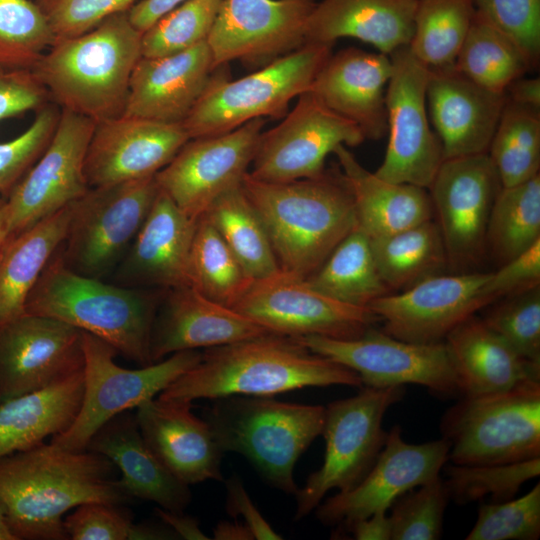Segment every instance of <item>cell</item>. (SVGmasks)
<instances>
[{
    "label": "cell",
    "instance_id": "1",
    "mask_svg": "<svg viewBox=\"0 0 540 540\" xmlns=\"http://www.w3.org/2000/svg\"><path fill=\"white\" fill-rule=\"evenodd\" d=\"M116 466L85 449L50 443L0 458V502L17 540H67L64 515L88 502L123 505L130 498Z\"/></svg>",
    "mask_w": 540,
    "mask_h": 540
},
{
    "label": "cell",
    "instance_id": "2",
    "mask_svg": "<svg viewBox=\"0 0 540 540\" xmlns=\"http://www.w3.org/2000/svg\"><path fill=\"white\" fill-rule=\"evenodd\" d=\"M362 388L353 370L310 351L295 337L267 333L208 348L199 362L157 397L192 402L228 396H273L306 387Z\"/></svg>",
    "mask_w": 540,
    "mask_h": 540
},
{
    "label": "cell",
    "instance_id": "3",
    "mask_svg": "<svg viewBox=\"0 0 540 540\" xmlns=\"http://www.w3.org/2000/svg\"><path fill=\"white\" fill-rule=\"evenodd\" d=\"M242 187L262 220L282 271L308 278L358 225L338 163L318 177L266 182L247 172Z\"/></svg>",
    "mask_w": 540,
    "mask_h": 540
},
{
    "label": "cell",
    "instance_id": "4",
    "mask_svg": "<svg viewBox=\"0 0 540 540\" xmlns=\"http://www.w3.org/2000/svg\"><path fill=\"white\" fill-rule=\"evenodd\" d=\"M141 38L128 11L117 13L84 34L57 39L32 72L61 110L95 122L118 117L142 57Z\"/></svg>",
    "mask_w": 540,
    "mask_h": 540
},
{
    "label": "cell",
    "instance_id": "5",
    "mask_svg": "<svg viewBox=\"0 0 540 540\" xmlns=\"http://www.w3.org/2000/svg\"><path fill=\"white\" fill-rule=\"evenodd\" d=\"M160 296L75 272L60 247L30 292L25 312L90 333L140 366L153 364L150 340Z\"/></svg>",
    "mask_w": 540,
    "mask_h": 540
},
{
    "label": "cell",
    "instance_id": "6",
    "mask_svg": "<svg viewBox=\"0 0 540 540\" xmlns=\"http://www.w3.org/2000/svg\"><path fill=\"white\" fill-rule=\"evenodd\" d=\"M204 409L220 449L244 456L270 485L288 494L298 486L299 457L322 434L325 407L279 401L272 396H228Z\"/></svg>",
    "mask_w": 540,
    "mask_h": 540
},
{
    "label": "cell",
    "instance_id": "7",
    "mask_svg": "<svg viewBox=\"0 0 540 540\" xmlns=\"http://www.w3.org/2000/svg\"><path fill=\"white\" fill-rule=\"evenodd\" d=\"M333 47L334 43L307 42L237 80H230L226 65L217 67L182 122L190 139L223 134L257 118H283L290 102L310 90Z\"/></svg>",
    "mask_w": 540,
    "mask_h": 540
},
{
    "label": "cell",
    "instance_id": "8",
    "mask_svg": "<svg viewBox=\"0 0 540 540\" xmlns=\"http://www.w3.org/2000/svg\"><path fill=\"white\" fill-rule=\"evenodd\" d=\"M457 465H497L540 457V380L461 397L440 420Z\"/></svg>",
    "mask_w": 540,
    "mask_h": 540
},
{
    "label": "cell",
    "instance_id": "9",
    "mask_svg": "<svg viewBox=\"0 0 540 540\" xmlns=\"http://www.w3.org/2000/svg\"><path fill=\"white\" fill-rule=\"evenodd\" d=\"M404 394V386L362 387L358 394L325 407L323 463L294 494V520L313 512L330 490L348 491L366 476L386 441L384 415Z\"/></svg>",
    "mask_w": 540,
    "mask_h": 540
},
{
    "label": "cell",
    "instance_id": "10",
    "mask_svg": "<svg viewBox=\"0 0 540 540\" xmlns=\"http://www.w3.org/2000/svg\"><path fill=\"white\" fill-rule=\"evenodd\" d=\"M84 386L79 411L51 443L67 449L85 450L96 433L116 415L137 408L155 398L179 376L195 366L202 352L184 350L139 369H126L115 363L117 351L102 339L82 331Z\"/></svg>",
    "mask_w": 540,
    "mask_h": 540
},
{
    "label": "cell",
    "instance_id": "11",
    "mask_svg": "<svg viewBox=\"0 0 540 540\" xmlns=\"http://www.w3.org/2000/svg\"><path fill=\"white\" fill-rule=\"evenodd\" d=\"M155 176L92 187L73 204L60 251L66 265L102 279L131 246L158 192Z\"/></svg>",
    "mask_w": 540,
    "mask_h": 540
},
{
    "label": "cell",
    "instance_id": "12",
    "mask_svg": "<svg viewBox=\"0 0 540 540\" xmlns=\"http://www.w3.org/2000/svg\"><path fill=\"white\" fill-rule=\"evenodd\" d=\"M295 338L310 351L356 372L363 387L418 384L438 396L459 395L444 341L428 344L407 342L374 326L353 339L319 335Z\"/></svg>",
    "mask_w": 540,
    "mask_h": 540
},
{
    "label": "cell",
    "instance_id": "13",
    "mask_svg": "<svg viewBox=\"0 0 540 540\" xmlns=\"http://www.w3.org/2000/svg\"><path fill=\"white\" fill-rule=\"evenodd\" d=\"M230 308L270 333L290 337L353 339L380 321L369 308L337 301L282 270L252 280Z\"/></svg>",
    "mask_w": 540,
    "mask_h": 540
},
{
    "label": "cell",
    "instance_id": "14",
    "mask_svg": "<svg viewBox=\"0 0 540 540\" xmlns=\"http://www.w3.org/2000/svg\"><path fill=\"white\" fill-rule=\"evenodd\" d=\"M386 89L388 144L374 174L386 181L428 189L444 161L441 142L430 126L426 89L430 69L409 47L391 53Z\"/></svg>",
    "mask_w": 540,
    "mask_h": 540
},
{
    "label": "cell",
    "instance_id": "15",
    "mask_svg": "<svg viewBox=\"0 0 540 540\" xmlns=\"http://www.w3.org/2000/svg\"><path fill=\"white\" fill-rule=\"evenodd\" d=\"M502 188L487 153L445 159L427 189L440 230L447 267L471 272L487 253L490 213Z\"/></svg>",
    "mask_w": 540,
    "mask_h": 540
},
{
    "label": "cell",
    "instance_id": "16",
    "mask_svg": "<svg viewBox=\"0 0 540 540\" xmlns=\"http://www.w3.org/2000/svg\"><path fill=\"white\" fill-rule=\"evenodd\" d=\"M364 140L357 125L308 90L277 126L262 131L248 173L266 182L318 177L325 171L326 157L339 145L354 147Z\"/></svg>",
    "mask_w": 540,
    "mask_h": 540
},
{
    "label": "cell",
    "instance_id": "17",
    "mask_svg": "<svg viewBox=\"0 0 540 540\" xmlns=\"http://www.w3.org/2000/svg\"><path fill=\"white\" fill-rule=\"evenodd\" d=\"M95 123L88 117L61 110L46 149L5 198L9 239L88 191L84 162Z\"/></svg>",
    "mask_w": 540,
    "mask_h": 540
},
{
    "label": "cell",
    "instance_id": "18",
    "mask_svg": "<svg viewBox=\"0 0 540 540\" xmlns=\"http://www.w3.org/2000/svg\"><path fill=\"white\" fill-rule=\"evenodd\" d=\"M266 121L257 118L223 134L189 139L155 175L158 187L197 220L219 196L242 183Z\"/></svg>",
    "mask_w": 540,
    "mask_h": 540
},
{
    "label": "cell",
    "instance_id": "19",
    "mask_svg": "<svg viewBox=\"0 0 540 540\" xmlns=\"http://www.w3.org/2000/svg\"><path fill=\"white\" fill-rule=\"evenodd\" d=\"M315 0H222L207 37L215 68L238 60L261 68L306 41Z\"/></svg>",
    "mask_w": 540,
    "mask_h": 540
},
{
    "label": "cell",
    "instance_id": "20",
    "mask_svg": "<svg viewBox=\"0 0 540 540\" xmlns=\"http://www.w3.org/2000/svg\"><path fill=\"white\" fill-rule=\"evenodd\" d=\"M449 450L443 437L422 444L407 443L401 427L393 426L366 476L354 488L323 499L314 510L317 519L341 531L354 521L387 511L401 495L439 477L449 461Z\"/></svg>",
    "mask_w": 540,
    "mask_h": 540
},
{
    "label": "cell",
    "instance_id": "21",
    "mask_svg": "<svg viewBox=\"0 0 540 540\" xmlns=\"http://www.w3.org/2000/svg\"><path fill=\"white\" fill-rule=\"evenodd\" d=\"M490 273L436 274L401 293L386 294L369 305L384 322L383 331L413 343H437L457 325L488 306L484 293Z\"/></svg>",
    "mask_w": 540,
    "mask_h": 540
},
{
    "label": "cell",
    "instance_id": "22",
    "mask_svg": "<svg viewBox=\"0 0 540 540\" xmlns=\"http://www.w3.org/2000/svg\"><path fill=\"white\" fill-rule=\"evenodd\" d=\"M84 367L82 330L24 313L0 326V403L46 388Z\"/></svg>",
    "mask_w": 540,
    "mask_h": 540
},
{
    "label": "cell",
    "instance_id": "23",
    "mask_svg": "<svg viewBox=\"0 0 540 540\" xmlns=\"http://www.w3.org/2000/svg\"><path fill=\"white\" fill-rule=\"evenodd\" d=\"M189 139L182 123L126 115L98 121L84 162L88 186L155 176Z\"/></svg>",
    "mask_w": 540,
    "mask_h": 540
},
{
    "label": "cell",
    "instance_id": "24",
    "mask_svg": "<svg viewBox=\"0 0 540 540\" xmlns=\"http://www.w3.org/2000/svg\"><path fill=\"white\" fill-rule=\"evenodd\" d=\"M197 220L159 188L136 237L113 271L114 283L166 290L191 286L190 252Z\"/></svg>",
    "mask_w": 540,
    "mask_h": 540
},
{
    "label": "cell",
    "instance_id": "25",
    "mask_svg": "<svg viewBox=\"0 0 540 540\" xmlns=\"http://www.w3.org/2000/svg\"><path fill=\"white\" fill-rule=\"evenodd\" d=\"M426 100L444 160L488 153L505 94L477 85L451 66L430 69Z\"/></svg>",
    "mask_w": 540,
    "mask_h": 540
},
{
    "label": "cell",
    "instance_id": "26",
    "mask_svg": "<svg viewBox=\"0 0 540 540\" xmlns=\"http://www.w3.org/2000/svg\"><path fill=\"white\" fill-rule=\"evenodd\" d=\"M215 69L207 41L167 56H142L133 69L122 115L182 123Z\"/></svg>",
    "mask_w": 540,
    "mask_h": 540
},
{
    "label": "cell",
    "instance_id": "27",
    "mask_svg": "<svg viewBox=\"0 0 540 540\" xmlns=\"http://www.w3.org/2000/svg\"><path fill=\"white\" fill-rule=\"evenodd\" d=\"M270 333L234 309L191 286L168 289L151 332L153 363L184 350L213 348Z\"/></svg>",
    "mask_w": 540,
    "mask_h": 540
},
{
    "label": "cell",
    "instance_id": "28",
    "mask_svg": "<svg viewBox=\"0 0 540 540\" xmlns=\"http://www.w3.org/2000/svg\"><path fill=\"white\" fill-rule=\"evenodd\" d=\"M140 432L160 461L187 485L223 481V452L192 402L155 397L137 408Z\"/></svg>",
    "mask_w": 540,
    "mask_h": 540
},
{
    "label": "cell",
    "instance_id": "29",
    "mask_svg": "<svg viewBox=\"0 0 540 540\" xmlns=\"http://www.w3.org/2000/svg\"><path fill=\"white\" fill-rule=\"evenodd\" d=\"M391 74L389 55L348 47L332 52L310 91L357 125L365 140L377 141L387 134L386 89Z\"/></svg>",
    "mask_w": 540,
    "mask_h": 540
},
{
    "label": "cell",
    "instance_id": "30",
    "mask_svg": "<svg viewBox=\"0 0 540 540\" xmlns=\"http://www.w3.org/2000/svg\"><path fill=\"white\" fill-rule=\"evenodd\" d=\"M88 450L108 458L120 471L118 483L130 499L156 503L160 508L183 512L191 502L189 485L179 480L144 440L135 414L122 412L101 426Z\"/></svg>",
    "mask_w": 540,
    "mask_h": 540
},
{
    "label": "cell",
    "instance_id": "31",
    "mask_svg": "<svg viewBox=\"0 0 540 540\" xmlns=\"http://www.w3.org/2000/svg\"><path fill=\"white\" fill-rule=\"evenodd\" d=\"M459 395L475 397L540 380V364L518 354L481 318L469 317L444 339Z\"/></svg>",
    "mask_w": 540,
    "mask_h": 540
},
{
    "label": "cell",
    "instance_id": "32",
    "mask_svg": "<svg viewBox=\"0 0 540 540\" xmlns=\"http://www.w3.org/2000/svg\"><path fill=\"white\" fill-rule=\"evenodd\" d=\"M417 0H322L306 25V41L334 43L350 37L390 55L409 46Z\"/></svg>",
    "mask_w": 540,
    "mask_h": 540
},
{
    "label": "cell",
    "instance_id": "33",
    "mask_svg": "<svg viewBox=\"0 0 540 540\" xmlns=\"http://www.w3.org/2000/svg\"><path fill=\"white\" fill-rule=\"evenodd\" d=\"M333 154L351 191L358 227L370 240L434 218L426 188L377 177L365 169L345 145H339Z\"/></svg>",
    "mask_w": 540,
    "mask_h": 540
},
{
    "label": "cell",
    "instance_id": "34",
    "mask_svg": "<svg viewBox=\"0 0 540 540\" xmlns=\"http://www.w3.org/2000/svg\"><path fill=\"white\" fill-rule=\"evenodd\" d=\"M83 369L41 390L0 403V458L61 434L83 397Z\"/></svg>",
    "mask_w": 540,
    "mask_h": 540
},
{
    "label": "cell",
    "instance_id": "35",
    "mask_svg": "<svg viewBox=\"0 0 540 540\" xmlns=\"http://www.w3.org/2000/svg\"><path fill=\"white\" fill-rule=\"evenodd\" d=\"M73 203L8 240L0 254V326L23 315L27 298L61 246Z\"/></svg>",
    "mask_w": 540,
    "mask_h": 540
},
{
    "label": "cell",
    "instance_id": "36",
    "mask_svg": "<svg viewBox=\"0 0 540 540\" xmlns=\"http://www.w3.org/2000/svg\"><path fill=\"white\" fill-rule=\"evenodd\" d=\"M306 279L323 294L362 308L391 293L378 271L371 241L358 225Z\"/></svg>",
    "mask_w": 540,
    "mask_h": 540
},
{
    "label": "cell",
    "instance_id": "37",
    "mask_svg": "<svg viewBox=\"0 0 540 540\" xmlns=\"http://www.w3.org/2000/svg\"><path fill=\"white\" fill-rule=\"evenodd\" d=\"M370 241L378 271L391 293L440 274L447 267L443 239L434 218Z\"/></svg>",
    "mask_w": 540,
    "mask_h": 540
},
{
    "label": "cell",
    "instance_id": "38",
    "mask_svg": "<svg viewBox=\"0 0 540 540\" xmlns=\"http://www.w3.org/2000/svg\"><path fill=\"white\" fill-rule=\"evenodd\" d=\"M204 215L252 280L281 270L265 226L242 183L219 196Z\"/></svg>",
    "mask_w": 540,
    "mask_h": 540
},
{
    "label": "cell",
    "instance_id": "39",
    "mask_svg": "<svg viewBox=\"0 0 540 540\" xmlns=\"http://www.w3.org/2000/svg\"><path fill=\"white\" fill-rule=\"evenodd\" d=\"M454 67L477 85L500 94L532 69L517 44L476 10Z\"/></svg>",
    "mask_w": 540,
    "mask_h": 540
},
{
    "label": "cell",
    "instance_id": "40",
    "mask_svg": "<svg viewBox=\"0 0 540 540\" xmlns=\"http://www.w3.org/2000/svg\"><path fill=\"white\" fill-rule=\"evenodd\" d=\"M540 241V174L502 187L493 204L486 248L499 265Z\"/></svg>",
    "mask_w": 540,
    "mask_h": 540
},
{
    "label": "cell",
    "instance_id": "41",
    "mask_svg": "<svg viewBox=\"0 0 540 540\" xmlns=\"http://www.w3.org/2000/svg\"><path fill=\"white\" fill-rule=\"evenodd\" d=\"M474 14L475 0H417L411 53L429 69L454 66Z\"/></svg>",
    "mask_w": 540,
    "mask_h": 540
},
{
    "label": "cell",
    "instance_id": "42",
    "mask_svg": "<svg viewBox=\"0 0 540 540\" xmlns=\"http://www.w3.org/2000/svg\"><path fill=\"white\" fill-rule=\"evenodd\" d=\"M502 187L539 174L540 109L506 102L487 153Z\"/></svg>",
    "mask_w": 540,
    "mask_h": 540
},
{
    "label": "cell",
    "instance_id": "43",
    "mask_svg": "<svg viewBox=\"0 0 540 540\" xmlns=\"http://www.w3.org/2000/svg\"><path fill=\"white\" fill-rule=\"evenodd\" d=\"M189 274L191 287L228 307L232 306L252 281L204 214L197 220Z\"/></svg>",
    "mask_w": 540,
    "mask_h": 540
},
{
    "label": "cell",
    "instance_id": "44",
    "mask_svg": "<svg viewBox=\"0 0 540 540\" xmlns=\"http://www.w3.org/2000/svg\"><path fill=\"white\" fill-rule=\"evenodd\" d=\"M55 41L34 0H0V66L32 70Z\"/></svg>",
    "mask_w": 540,
    "mask_h": 540
},
{
    "label": "cell",
    "instance_id": "45",
    "mask_svg": "<svg viewBox=\"0 0 540 540\" xmlns=\"http://www.w3.org/2000/svg\"><path fill=\"white\" fill-rule=\"evenodd\" d=\"M450 500L468 504L491 496L492 502L514 498L520 487L540 474V457L509 464L457 465L445 467Z\"/></svg>",
    "mask_w": 540,
    "mask_h": 540
},
{
    "label": "cell",
    "instance_id": "46",
    "mask_svg": "<svg viewBox=\"0 0 540 540\" xmlns=\"http://www.w3.org/2000/svg\"><path fill=\"white\" fill-rule=\"evenodd\" d=\"M221 2L187 0L167 12L142 33V56H167L206 41Z\"/></svg>",
    "mask_w": 540,
    "mask_h": 540
},
{
    "label": "cell",
    "instance_id": "47",
    "mask_svg": "<svg viewBox=\"0 0 540 540\" xmlns=\"http://www.w3.org/2000/svg\"><path fill=\"white\" fill-rule=\"evenodd\" d=\"M397 498L388 515L391 540H437L441 538L443 516L450 500L439 476Z\"/></svg>",
    "mask_w": 540,
    "mask_h": 540
},
{
    "label": "cell",
    "instance_id": "48",
    "mask_svg": "<svg viewBox=\"0 0 540 540\" xmlns=\"http://www.w3.org/2000/svg\"><path fill=\"white\" fill-rule=\"evenodd\" d=\"M501 299L481 319L518 354L540 364V287Z\"/></svg>",
    "mask_w": 540,
    "mask_h": 540
},
{
    "label": "cell",
    "instance_id": "49",
    "mask_svg": "<svg viewBox=\"0 0 540 540\" xmlns=\"http://www.w3.org/2000/svg\"><path fill=\"white\" fill-rule=\"evenodd\" d=\"M540 536V484L503 502L482 503L466 540H537Z\"/></svg>",
    "mask_w": 540,
    "mask_h": 540
},
{
    "label": "cell",
    "instance_id": "50",
    "mask_svg": "<svg viewBox=\"0 0 540 540\" xmlns=\"http://www.w3.org/2000/svg\"><path fill=\"white\" fill-rule=\"evenodd\" d=\"M61 110L49 103L36 112L19 136L0 143V193L6 198L42 155L57 126Z\"/></svg>",
    "mask_w": 540,
    "mask_h": 540
},
{
    "label": "cell",
    "instance_id": "51",
    "mask_svg": "<svg viewBox=\"0 0 540 540\" xmlns=\"http://www.w3.org/2000/svg\"><path fill=\"white\" fill-rule=\"evenodd\" d=\"M475 10L512 39L532 69L540 60V0H475Z\"/></svg>",
    "mask_w": 540,
    "mask_h": 540
},
{
    "label": "cell",
    "instance_id": "52",
    "mask_svg": "<svg viewBox=\"0 0 540 540\" xmlns=\"http://www.w3.org/2000/svg\"><path fill=\"white\" fill-rule=\"evenodd\" d=\"M57 39L84 34L108 17L128 11L139 0H34Z\"/></svg>",
    "mask_w": 540,
    "mask_h": 540
},
{
    "label": "cell",
    "instance_id": "53",
    "mask_svg": "<svg viewBox=\"0 0 540 540\" xmlns=\"http://www.w3.org/2000/svg\"><path fill=\"white\" fill-rule=\"evenodd\" d=\"M121 505L88 502L66 515L63 525L71 540H130L131 516Z\"/></svg>",
    "mask_w": 540,
    "mask_h": 540
},
{
    "label": "cell",
    "instance_id": "54",
    "mask_svg": "<svg viewBox=\"0 0 540 540\" xmlns=\"http://www.w3.org/2000/svg\"><path fill=\"white\" fill-rule=\"evenodd\" d=\"M51 103L44 86L32 70L0 66V122L38 111Z\"/></svg>",
    "mask_w": 540,
    "mask_h": 540
},
{
    "label": "cell",
    "instance_id": "55",
    "mask_svg": "<svg viewBox=\"0 0 540 540\" xmlns=\"http://www.w3.org/2000/svg\"><path fill=\"white\" fill-rule=\"evenodd\" d=\"M540 285V241L500 265L484 285L485 295L493 302Z\"/></svg>",
    "mask_w": 540,
    "mask_h": 540
},
{
    "label": "cell",
    "instance_id": "56",
    "mask_svg": "<svg viewBox=\"0 0 540 540\" xmlns=\"http://www.w3.org/2000/svg\"><path fill=\"white\" fill-rule=\"evenodd\" d=\"M226 511L228 515L237 519L240 517L256 540H281L282 537L262 516L241 479L237 475L225 480Z\"/></svg>",
    "mask_w": 540,
    "mask_h": 540
},
{
    "label": "cell",
    "instance_id": "57",
    "mask_svg": "<svg viewBox=\"0 0 540 540\" xmlns=\"http://www.w3.org/2000/svg\"><path fill=\"white\" fill-rule=\"evenodd\" d=\"M187 0H139L129 10L131 24L141 33L167 12Z\"/></svg>",
    "mask_w": 540,
    "mask_h": 540
},
{
    "label": "cell",
    "instance_id": "58",
    "mask_svg": "<svg viewBox=\"0 0 540 540\" xmlns=\"http://www.w3.org/2000/svg\"><path fill=\"white\" fill-rule=\"evenodd\" d=\"M387 511H378L372 515L352 522L341 532L352 534L356 540H391V525Z\"/></svg>",
    "mask_w": 540,
    "mask_h": 540
},
{
    "label": "cell",
    "instance_id": "59",
    "mask_svg": "<svg viewBox=\"0 0 540 540\" xmlns=\"http://www.w3.org/2000/svg\"><path fill=\"white\" fill-rule=\"evenodd\" d=\"M155 512L161 521L168 526L178 538L186 540H208L200 528L199 521L183 512H174L163 508H156Z\"/></svg>",
    "mask_w": 540,
    "mask_h": 540
},
{
    "label": "cell",
    "instance_id": "60",
    "mask_svg": "<svg viewBox=\"0 0 540 540\" xmlns=\"http://www.w3.org/2000/svg\"><path fill=\"white\" fill-rule=\"evenodd\" d=\"M505 95L513 103L540 109V78L522 76L507 87Z\"/></svg>",
    "mask_w": 540,
    "mask_h": 540
},
{
    "label": "cell",
    "instance_id": "61",
    "mask_svg": "<svg viewBox=\"0 0 540 540\" xmlns=\"http://www.w3.org/2000/svg\"><path fill=\"white\" fill-rule=\"evenodd\" d=\"M213 539L215 540H253L254 537L251 534L247 526L239 522L233 521H220L213 528Z\"/></svg>",
    "mask_w": 540,
    "mask_h": 540
},
{
    "label": "cell",
    "instance_id": "62",
    "mask_svg": "<svg viewBox=\"0 0 540 540\" xmlns=\"http://www.w3.org/2000/svg\"><path fill=\"white\" fill-rule=\"evenodd\" d=\"M9 240L5 216V197L0 193V254Z\"/></svg>",
    "mask_w": 540,
    "mask_h": 540
},
{
    "label": "cell",
    "instance_id": "63",
    "mask_svg": "<svg viewBox=\"0 0 540 540\" xmlns=\"http://www.w3.org/2000/svg\"><path fill=\"white\" fill-rule=\"evenodd\" d=\"M0 540H17L12 531L10 530L4 508L0 502Z\"/></svg>",
    "mask_w": 540,
    "mask_h": 540
}]
</instances>
